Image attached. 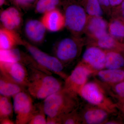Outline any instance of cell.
Segmentation results:
<instances>
[{
    "label": "cell",
    "instance_id": "obj_1",
    "mask_svg": "<svg viewBox=\"0 0 124 124\" xmlns=\"http://www.w3.org/2000/svg\"><path fill=\"white\" fill-rule=\"evenodd\" d=\"M27 68L29 82L26 89L32 97L44 100L62 88V82L52 75L34 68Z\"/></svg>",
    "mask_w": 124,
    "mask_h": 124
},
{
    "label": "cell",
    "instance_id": "obj_2",
    "mask_svg": "<svg viewBox=\"0 0 124 124\" xmlns=\"http://www.w3.org/2000/svg\"><path fill=\"white\" fill-rule=\"evenodd\" d=\"M78 95L64 88L44 100L43 106L46 116L61 117L79 106Z\"/></svg>",
    "mask_w": 124,
    "mask_h": 124
},
{
    "label": "cell",
    "instance_id": "obj_3",
    "mask_svg": "<svg viewBox=\"0 0 124 124\" xmlns=\"http://www.w3.org/2000/svg\"><path fill=\"white\" fill-rule=\"evenodd\" d=\"M104 86L98 80L88 81L81 89L79 96L88 103L102 108L111 114L116 113V103L109 97Z\"/></svg>",
    "mask_w": 124,
    "mask_h": 124
},
{
    "label": "cell",
    "instance_id": "obj_4",
    "mask_svg": "<svg viewBox=\"0 0 124 124\" xmlns=\"http://www.w3.org/2000/svg\"><path fill=\"white\" fill-rule=\"evenodd\" d=\"M65 27L72 36L80 37L84 32L88 15L80 4L72 0H63Z\"/></svg>",
    "mask_w": 124,
    "mask_h": 124
},
{
    "label": "cell",
    "instance_id": "obj_5",
    "mask_svg": "<svg viewBox=\"0 0 124 124\" xmlns=\"http://www.w3.org/2000/svg\"><path fill=\"white\" fill-rule=\"evenodd\" d=\"M22 46L37 63L44 69L64 80L68 76L63 71L64 66L55 56L45 53L25 40H23Z\"/></svg>",
    "mask_w": 124,
    "mask_h": 124
},
{
    "label": "cell",
    "instance_id": "obj_6",
    "mask_svg": "<svg viewBox=\"0 0 124 124\" xmlns=\"http://www.w3.org/2000/svg\"><path fill=\"white\" fill-rule=\"evenodd\" d=\"M84 42L81 37L73 36L60 40L54 49V56L64 67L77 58L80 54Z\"/></svg>",
    "mask_w": 124,
    "mask_h": 124
},
{
    "label": "cell",
    "instance_id": "obj_7",
    "mask_svg": "<svg viewBox=\"0 0 124 124\" xmlns=\"http://www.w3.org/2000/svg\"><path fill=\"white\" fill-rule=\"evenodd\" d=\"M32 97L26 91L20 92L13 97L16 124H29L36 110Z\"/></svg>",
    "mask_w": 124,
    "mask_h": 124
},
{
    "label": "cell",
    "instance_id": "obj_8",
    "mask_svg": "<svg viewBox=\"0 0 124 124\" xmlns=\"http://www.w3.org/2000/svg\"><path fill=\"white\" fill-rule=\"evenodd\" d=\"M97 72L81 61L64 80L63 88L79 96L81 89L88 82L89 77L94 75Z\"/></svg>",
    "mask_w": 124,
    "mask_h": 124
},
{
    "label": "cell",
    "instance_id": "obj_9",
    "mask_svg": "<svg viewBox=\"0 0 124 124\" xmlns=\"http://www.w3.org/2000/svg\"><path fill=\"white\" fill-rule=\"evenodd\" d=\"M0 74L9 79L27 88L29 82L27 68L19 62L0 61Z\"/></svg>",
    "mask_w": 124,
    "mask_h": 124
},
{
    "label": "cell",
    "instance_id": "obj_10",
    "mask_svg": "<svg viewBox=\"0 0 124 124\" xmlns=\"http://www.w3.org/2000/svg\"><path fill=\"white\" fill-rule=\"evenodd\" d=\"M106 50L89 46L84 52L81 62L95 71L105 69Z\"/></svg>",
    "mask_w": 124,
    "mask_h": 124
},
{
    "label": "cell",
    "instance_id": "obj_11",
    "mask_svg": "<svg viewBox=\"0 0 124 124\" xmlns=\"http://www.w3.org/2000/svg\"><path fill=\"white\" fill-rule=\"evenodd\" d=\"M82 124H104L110 113L102 108L90 104L80 110Z\"/></svg>",
    "mask_w": 124,
    "mask_h": 124
},
{
    "label": "cell",
    "instance_id": "obj_12",
    "mask_svg": "<svg viewBox=\"0 0 124 124\" xmlns=\"http://www.w3.org/2000/svg\"><path fill=\"white\" fill-rule=\"evenodd\" d=\"M46 30L41 20L29 19L24 26L25 35L33 45H40L44 42Z\"/></svg>",
    "mask_w": 124,
    "mask_h": 124
},
{
    "label": "cell",
    "instance_id": "obj_13",
    "mask_svg": "<svg viewBox=\"0 0 124 124\" xmlns=\"http://www.w3.org/2000/svg\"><path fill=\"white\" fill-rule=\"evenodd\" d=\"M108 23L101 17L88 16L84 32L92 40L98 39L108 33Z\"/></svg>",
    "mask_w": 124,
    "mask_h": 124
},
{
    "label": "cell",
    "instance_id": "obj_14",
    "mask_svg": "<svg viewBox=\"0 0 124 124\" xmlns=\"http://www.w3.org/2000/svg\"><path fill=\"white\" fill-rule=\"evenodd\" d=\"M0 20L2 27L16 31L22 23V16L19 9L15 6H11L1 11Z\"/></svg>",
    "mask_w": 124,
    "mask_h": 124
},
{
    "label": "cell",
    "instance_id": "obj_15",
    "mask_svg": "<svg viewBox=\"0 0 124 124\" xmlns=\"http://www.w3.org/2000/svg\"><path fill=\"white\" fill-rule=\"evenodd\" d=\"M41 21L47 31L53 32L60 31L65 27L64 15L58 8L44 14Z\"/></svg>",
    "mask_w": 124,
    "mask_h": 124
},
{
    "label": "cell",
    "instance_id": "obj_16",
    "mask_svg": "<svg viewBox=\"0 0 124 124\" xmlns=\"http://www.w3.org/2000/svg\"><path fill=\"white\" fill-rule=\"evenodd\" d=\"M23 39L16 31L1 26L0 29V50H6L23 46Z\"/></svg>",
    "mask_w": 124,
    "mask_h": 124
},
{
    "label": "cell",
    "instance_id": "obj_17",
    "mask_svg": "<svg viewBox=\"0 0 124 124\" xmlns=\"http://www.w3.org/2000/svg\"><path fill=\"white\" fill-rule=\"evenodd\" d=\"M97 76L99 81L106 86H111L124 80V69H104L98 71Z\"/></svg>",
    "mask_w": 124,
    "mask_h": 124
},
{
    "label": "cell",
    "instance_id": "obj_18",
    "mask_svg": "<svg viewBox=\"0 0 124 124\" xmlns=\"http://www.w3.org/2000/svg\"><path fill=\"white\" fill-rule=\"evenodd\" d=\"M26 91V88L9 79L0 74V94L13 97L18 93Z\"/></svg>",
    "mask_w": 124,
    "mask_h": 124
},
{
    "label": "cell",
    "instance_id": "obj_19",
    "mask_svg": "<svg viewBox=\"0 0 124 124\" xmlns=\"http://www.w3.org/2000/svg\"><path fill=\"white\" fill-rule=\"evenodd\" d=\"M89 46H94L99 47L105 50H112L119 52L121 46L116 38L108 33L99 39L92 40Z\"/></svg>",
    "mask_w": 124,
    "mask_h": 124
},
{
    "label": "cell",
    "instance_id": "obj_20",
    "mask_svg": "<svg viewBox=\"0 0 124 124\" xmlns=\"http://www.w3.org/2000/svg\"><path fill=\"white\" fill-rule=\"evenodd\" d=\"M124 66V57L119 52L106 50L105 69H120Z\"/></svg>",
    "mask_w": 124,
    "mask_h": 124
},
{
    "label": "cell",
    "instance_id": "obj_21",
    "mask_svg": "<svg viewBox=\"0 0 124 124\" xmlns=\"http://www.w3.org/2000/svg\"><path fill=\"white\" fill-rule=\"evenodd\" d=\"M81 5L89 16L101 17L103 14L98 0H82Z\"/></svg>",
    "mask_w": 124,
    "mask_h": 124
},
{
    "label": "cell",
    "instance_id": "obj_22",
    "mask_svg": "<svg viewBox=\"0 0 124 124\" xmlns=\"http://www.w3.org/2000/svg\"><path fill=\"white\" fill-rule=\"evenodd\" d=\"M23 54V52L17 48L6 50H0V61L21 63Z\"/></svg>",
    "mask_w": 124,
    "mask_h": 124
},
{
    "label": "cell",
    "instance_id": "obj_23",
    "mask_svg": "<svg viewBox=\"0 0 124 124\" xmlns=\"http://www.w3.org/2000/svg\"><path fill=\"white\" fill-rule=\"evenodd\" d=\"M11 98L0 95V119L5 117L11 118L14 109Z\"/></svg>",
    "mask_w": 124,
    "mask_h": 124
},
{
    "label": "cell",
    "instance_id": "obj_24",
    "mask_svg": "<svg viewBox=\"0 0 124 124\" xmlns=\"http://www.w3.org/2000/svg\"><path fill=\"white\" fill-rule=\"evenodd\" d=\"M103 85L110 96L117 99L118 102L124 101V80L111 86Z\"/></svg>",
    "mask_w": 124,
    "mask_h": 124
},
{
    "label": "cell",
    "instance_id": "obj_25",
    "mask_svg": "<svg viewBox=\"0 0 124 124\" xmlns=\"http://www.w3.org/2000/svg\"><path fill=\"white\" fill-rule=\"evenodd\" d=\"M109 33L115 38L124 37V24L119 20L113 19L108 24Z\"/></svg>",
    "mask_w": 124,
    "mask_h": 124
},
{
    "label": "cell",
    "instance_id": "obj_26",
    "mask_svg": "<svg viewBox=\"0 0 124 124\" xmlns=\"http://www.w3.org/2000/svg\"><path fill=\"white\" fill-rule=\"evenodd\" d=\"M62 124H82L80 110L78 108L60 117Z\"/></svg>",
    "mask_w": 124,
    "mask_h": 124
},
{
    "label": "cell",
    "instance_id": "obj_27",
    "mask_svg": "<svg viewBox=\"0 0 124 124\" xmlns=\"http://www.w3.org/2000/svg\"><path fill=\"white\" fill-rule=\"evenodd\" d=\"M46 116L43 104H36V110L28 124H46Z\"/></svg>",
    "mask_w": 124,
    "mask_h": 124
},
{
    "label": "cell",
    "instance_id": "obj_28",
    "mask_svg": "<svg viewBox=\"0 0 124 124\" xmlns=\"http://www.w3.org/2000/svg\"><path fill=\"white\" fill-rule=\"evenodd\" d=\"M34 8L36 13L43 14L58 8L48 0H37Z\"/></svg>",
    "mask_w": 124,
    "mask_h": 124
},
{
    "label": "cell",
    "instance_id": "obj_29",
    "mask_svg": "<svg viewBox=\"0 0 124 124\" xmlns=\"http://www.w3.org/2000/svg\"><path fill=\"white\" fill-rule=\"evenodd\" d=\"M11 4L19 9L27 10L34 7L37 0H9Z\"/></svg>",
    "mask_w": 124,
    "mask_h": 124
},
{
    "label": "cell",
    "instance_id": "obj_30",
    "mask_svg": "<svg viewBox=\"0 0 124 124\" xmlns=\"http://www.w3.org/2000/svg\"><path fill=\"white\" fill-rule=\"evenodd\" d=\"M103 12L107 15L111 14L112 8L110 4L109 0H98Z\"/></svg>",
    "mask_w": 124,
    "mask_h": 124
},
{
    "label": "cell",
    "instance_id": "obj_31",
    "mask_svg": "<svg viewBox=\"0 0 124 124\" xmlns=\"http://www.w3.org/2000/svg\"><path fill=\"white\" fill-rule=\"evenodd\" d=\"M46 124H62L61 119L60 117L46 116Z\"/></svg>",
    "mask_w": 124,
    "mask_h": 124
},
{
    "label": "cell",
    "instance_id": "obj_32",
    "mask_svg": "<svg viewBox=\"0 0 124 124\" xmlns=\"http://www.w3.org/2000/svg\"><path fill=\"white\" fill-rule=\"evenodd\" d=\"M0 124H14L15 122H14L10 117H5L0 119Z\"/></svg>",
    "mask_w": 124,
    "mask_h": 124
},
{
    "label": "cell",
    "instance_id": "obj_33",
    "mask_svg": "<svg viewBox=\"0 0 124 124\" xmlns=\"http://www.w3.org/2000/svg\"><path fill=\"white\" fill-rule=\"evenodd\" d=\"M123 0H109L112 8L115 7L120 4Z\"/></svg>",
    "mask_w": 124,
    "mask_h": 124
},
{
    "label": "cell",
    "instance_id": "obj_34",
    "mask_svg": "<svg viewBox=\"0 0 124 124\" xmlns=\"http://www.w3.org/2000/svg\"><path fill=\"white\" fill-rule=\"evenodd\" d=\"M122 122L120 121L119 120L116 119H108L105 122L104 124H122Z\"/></svg>",
    "mask_w": 124,
    "mask_h": 124
},
{
    "label": "cell",
    "instance_id": "obj_35",
    "mask_svg": "<svg viewBox=\"0 0 124 124\" xmlns=\"http://www.w3.org/2000/svg\"><path fill=\"white\" fill-rule=\"evenodd\" d=\"M48 0L57 8L59 6H62V5L63 0Z\"/></svg>",
    "mask_w": 124,
    "mask_h": 124
},
{
    "label": "cell",
    "instance_id": "obj_36",
    "mask_svg": "<svg viewBox=\"0 0 124 124\" xmlns=\"http://www.w3.org/2000/svg\"><path fill=\"white\" fill-rule=\"evenodd\" d=\"M116 104L117 108L120 109L124 115V101L118 102Z\"/></svg>",
    "mask_w": 124,
    "mask_h": 124
},
{
    "label": "cell",
    "instance_id": "obj_37",
    "mask_svg": "<svg viewBox=\"0 0 124 124\" xmlns=\"http://www.w3.org/2000/svg\"><path fill=\"white\" fill-rule=\"evenodd\" d=\"M120 6V8L121 9V13L122 17L124 20V0H123L122 3L119 5Z\"/></svg>",
    "mask_w": 124,
    "mask_h": 124
},
{
    "label": "cell",
    "instance_id": "obj_38",
    "mask_svg": "<svg viewBox=\"0 0 124 124\" xmlns=\"http://www.w3.org/2000/svg\"><path fill=\"white\" fill-rule=\"evenodd\" d=\"M7 3V0H0V6L2 7L3 5Z\"/></svg>",
    "mask_w": 124,
    "mask_h": 124
},
{
    "label": "cell",
    "instance_id": "obj_39",
    "mask_svg": "<svg viewBox=\"0 0 124 124\" xmlns=\"http://www.w3.org/2000/svg\"><path fill=\"white\" fill-rule=\"evenodd\" d=\"M72 0L74 1L77 2L78 3H79V4L81 5V3H82V0Z\"/></svg>",
    "mask_w": 124,
    "mask_h": 124
},
{
    "label": "cell",
    "instance_id": "obj_40",
    "mask_svg": "<svg viewBox=\"0 0 124 124\" xmlns=\"http://www.w3.org/2000/svg\"></svg>",
    "mask_w": 124,
    "mask_h": 124
}]
</instances>
